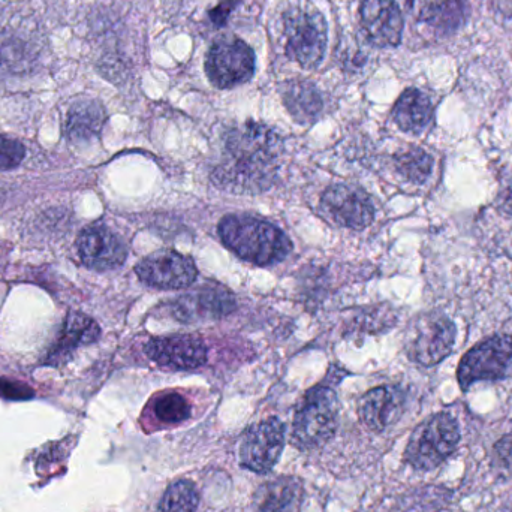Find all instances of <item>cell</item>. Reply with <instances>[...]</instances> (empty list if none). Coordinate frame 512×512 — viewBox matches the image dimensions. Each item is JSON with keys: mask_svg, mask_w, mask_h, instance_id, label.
Returning a JSON list of instances; mask_svg holds the SVG:
<instances>
[{"mask_svg": "<svg viewBox=\"0 0 512 512\" xmlns=\"http://www.w3.org/2000/svg\"><path fill=\"white\" fill-rule=\"evenodd\" d=\"M141 282L152 288L182 289L192 285L198 271L194 259L176 251H159L135 267Z\"/></svg>", "mask_w": 512, "mask_h": 512, "instance_id": "8fae6325", "label": "cell"}, {"mask_svg": "<svg viewBox=\"0 0 512 512\" xmlns=\"http://www.w3.org/2000/svg\"><path fill=\"white\" fill-rule=\"evenodd\" d=\"M155 415L165 424L182 423L191 415V406L180 394L168 393L156 400Z\"/></svg>", "mask_w": 512, "mask_h": 512, "instance_id": "484cf974", "label": "cell"}, {"mask_svg": "<svg viewBox=\"0 0 512 512\" xmlns=\"http://www.w3.org/2000/svg\"><path fill=\"white\" fill-rule=\"evenodd\" d=\"M254 50L239 38H222L207 53L206 72L218 89H231L248 83L255 74Z\"/></svg>", "mask_w": 512, "mask_h": 512, "instance_id": "9c48e42d", "label": "cell"}, {"mask_svg": "<svg viewBox=\"0 0 512 512\" xmlns=\"http://www.w3.org/2000/svg\"><path fill=\"white\" fill-rule=\"evenodd\" d=\"M107 113L95 99H81L75 102L66 117V132L72 141H90L101 134Z\"/></svg>", "mask_w": 512, "mask_h": 512, "instance_id": "44dd1931", "label": "cell"}, {"mask_svg": "<svg viewBox=\"0 0 512 512\" xmlns=\"http://www.w3.org/2000/svg\"><path fill=\"white\" fill-rule=\"evenodd\" d=\"M300 484L294 478H277L256 493V512H294L300 501Z\"/></svg>", "mask_w": 512, "mask_h": 512, "instance_id": "7402d4cb", "label": "cell"}, {"mask_svg": "<svg viewBox=\"0 0 512 512\" xmlns=\"http://www.w3.org/2000/svg\"><path fill=\"white\" fill-rule=\"evenodd\" d=\"M239 2L240 0H221L218 6H215V8L209 11V17L212 23L215 24L216 27L225 26L228 20H230L231 12L236 9Z\"/></svg>", "mask_w": 512, "mask_h": 512, "instance_id": "f1b7e54d", "label": "cell"}, {"mask_svg": "<svg viewBox=\"0 0 512 512\" xmlns=\"http://www.w3.org/2000/svg\"><path fill=\"white\" fill-rule=\"evenodd\" d=\"M283 104L301 125L315 122L324 108L321 93L315 84L306 80L286 81L280 87Z\"/></svg>", "mask_w": 512, "mask_h": 512, "instance_id": "ac0fdd59", "label": "cell"}, {"mask_svg": "<svg viewBox=\"0 0 512 512\" xmlns=\"http://www.w3.org/2000/svg\"><path fill=\"white\" fill-rule=\"evenodd\" d=\"M26 155L23 144L14 138L0 135V170H12L18 167Z\"/></svg>", "mask_w": 512, "mask_h": 512, "instance_id": "4316f807", "label": "cell"}, {"mask_svg": "<svg viewBox=\"0 0 512 512\" xmlns=\"http://www.w3.org/2000/svg\"><path fill=\"white\" fill-rule=\"evenodd\" d=\"M405 409V393L400 388L384 385L364 394L358 405L361 420L373 432H384L396 424Z\"/></svg>", "mask_w": 512, "mask_h": 512, "instance_id": "2e32d148", "label": "cell"}, {"mask_svg": "<svg viewBox=\"0 0 512 512\" xmlns=\"http://www.w3.org/2000/svg\"><path fill=\"white\" fill-rule=\"evenodd\" d=\"M499 11L502 12L504 17L512 20V0H499Z\"/></svg>", "mask_w": 512, "mask_h": 512, "instance_id": "4dcf8cb0", "label": "cell"}, {"mask_svg": "<svg viewBox=\"0 0 512 512\" xmlns=\"http://www.w3.org/2000/svg\"><path fill=\"white\" fill-rule=\"evenodd\" d=\"M456 342V327L442 313H426L409 325L406 354L421 366H435L448 357Z\"/></svg>", "mask_w": 512, "mask_h": 512, "instance_id": "52a82bcc", "label": "cell"}, {"mask_svg": "<svg viewBox=\"0 0 512 512\" xmlns=\"http://www.w3.org/2000/svg\"><path fill=\"white\" fill-rule=\"evenodd\" d=\"M337 397L331 388L315 387L304 396L292 423V441L300 450H313L333 438L337 429Z\"/></svg>", "mask_w": 512, "mask_h": 512, "instance_id": "8992f818", "label": "cell"}, {"mask_svg": "<svg viewBox=\"0 0 512 512\" xmlns=\"http://www.w3.org/2000/svg\"><path fill=\"white\" fill-rule=\"evenodd\" d=\"M219 236L234 254L256 265L277 264L292 249L282 230L255 216H225L219 224Z\"/></svg>", "mask_w": 512, "mask_h": 512, "instance_id": "7a4b0ae2", "label": "cell"}, {"mask_svg": "<svg viewBox=\"0 0 512 512\" xmlns=\"http://www.w3.org/2000/svg\"><path fill=\"white\" fill-rule=\"evenodd\" d=\"M394 122L402 131L421 134L433 119V104L426 93L408 89L397 99L393 110Z\"/></svg>", "mask_w": 512, "mask_h": 512, "instance_id": "ffe728a7", "label": "cell"}, {"mask_svg": "<svg viewBox=\"0 0 512 512\" xmlns=\"http://www.w3.org/2000/svg\"><path fill=\"white\" fill-rule=\"evenodd\" d=\"M99 334H101V330L92 318L81 315V313H69L62 331L57 337L56 345L50 349L48 363L57 364L68 360L71 352L80 346L96 342Z\"/></svg>", "mask_w": 512, "mask_h": 512, "instance_id": "e0dca14e", "label": "cell"}, {"mask_svg": "<svg viewBox=\"0 0 512 512\" xmlns=\"http://www.w3.org/2000/svg\"><path fill=\"white\" fill-rule=\"evenodd\" d=\"M286 54L304 69H315L325 57L328 27L318 9L291 8L283 14Z\"/></svg>", "mask_w": 512, "mask_h": 512, "instance_id": "5b68a950", "label": "cell"}, {"mask_svg": "<svg viewBox=\"0 0 512 512\" xmlns=\"http://www.w3.org/2000/svg\"><path fill=\"white\" fill-rule=\"evenodd\" d=\"M512 376V337L495 336L472 348L460 361L457 379L463 391L480 381H501Z\"/></svg>", "mask_w": 512, "mask_h": 512, "instance_id": "ba28073f", "label": "cell"}, {"mask_svg": "<svg viewBox=\"0 0 512 512\" xmlns=\"http://www.w3.org/2000/svg\"><path fill=\"white\" fill-rule=\"evenodd\" d=\"M502 209L512 215V183L502 194Z\"/></svg>", "mask_w": 512, "mask_h": 512, "instance_id": "f546056e", "label": "cell"}, {"mask_svg": "<svg viewBox=\"0 0 512 512\" xmlns=\"http://www.w3.org/2000/svg\"><path fill=\"white\" fill-rule=\"evenodd\" d=\"M78 254L81 261L93 270H113L125 262V243L113 231L101 225L86 228L78 237Z\"/></svg>", "mask_w": 512, "mask_h": 512, "instance_id": "9a60e30c", "label": "cell"}, {"mask_svg": "<svg viewBox=\"0 0 512 512\" xmlns=\"http://www.w3.org/2000/svg\"><path fill=\"white\" fill-rule=\"evenodd\" d=\"M396 167L406 180L423 185L432 174L433 159L429 153L414 147L396 156Z\"/></svg>", "mask_w": 512, "mask_h": 512, "instance_id": "cb8c5ba5", "label": "cell"}, {"mask_svg": "<svg viewBox=\"0 0 512 512\" xmlns=\"http://www.w3.org/2000/svg\"><path fill=\"white\" fill-rule=\"evenodd\" d=\"M177 310L183 319L219 318L233 310V298L221 291L195 292L177 301Z\"/></svg>", "mask_w": 512, "mask_h": 512, "instance_id": "603a6c76", "label": "cell"}, {"mask_svg": "<svg viewBox=\"0 0 512 512\" xmlns=\"http://www.w3.org/2000/svg\"><path fill=\"white\" fill-rule=\"evenodd\" d=\"M42 33L29 12L12 6L0 9V69L23 71L41 54Z\"/></svg>", "mask_w": 512, "mask_h": 512, "instance_id": "277c9868", "label": "cell"}, {"mask_svg": "<svg viewBox=\"0 0 512 512\" xmlns=\"http://www.w3.org/2000/svg\"><path fill=\"white\" fill-rule=\"evenodd\" d=\"M146 354L159 366L176 370L197 369L207 360L206 345L200 337L192 334H176L150 340Z\"/></svg>", "mask_w": 512, "mask_h": 512, "instance_id": "5bb4252c", "label": "cell"}, {"mask_svg": "<svg viewBox=\"0 0 512 512\" xmlns=\"http://www.w3.org/2000/svg\"><path fill=\"white\" fill-rule=\"evenodd\" d=\"M460 442V426L447 412L433 415L421 423L409 438L405 460L418 471L439 468Z\"/></svg>", "mask_w": 512, "mask_h": 512, "instance_id": "3957f363", "label": "cell"}, {"mask_svg": "<svg viewBox=\"0 0 512 512\" xmlns=\"http://www.w3.org/2000/svg\"><path fill=\"white\" fill-rule=\"evenodd\" d=\"M321 209L328 219L340 227L364 230L375 218V209L360 189L348 185H334L325 191Z\"/></svg>", "mask_w": 512, "mask_h": 512, "instance_id": "7c38bea8", "label": "cell"}, {"mask_svg": "<svg viewBox=\"0 0 512 512\" xmlns=\"http://www.w3.org/2000/svg\"><path fill=\"white\" fill-rule=\"evenodd\" d=\"M495 462L499 468L512 474V435L499 439L495 445Z\"/></svg>", "mask_w": 512, "mask_h": 512, "instance_id": "83f0119b", "label": "cell"}, {"mask_svg": "<svg viewBox=\"0 0 512 512\" xmlns=\"http://www.w3.org/2000/svg\"><path fill=\"white\" fill-rule=\"evenodd\" d=\"M282 140L262 125L248 122L234 128L225 140V156L213 182L236 194H256L273 183L279 167Z\"/></svg>", "mask_w": 512, "mask_h": 512, "instance_id": "6da1fadb", "label": "cell"}, {"mask_svg": "<svg viewBox=\"0 0 512 512\" xmlns=\"http://www.w3.org/2000/svg\"><path fill=\"white\" fill-rule=\"evenodd\" d=\"M197 507V487L191 481L182 480L168 487L156 512H195Z\"/></svg>", "mask_w": 512, "mask_h": 512, "instance_id": "d4e9b609", "label": "cell"}, {"mask_svg": "<svg viewBox=\"0 0 512 512\" xmlns=\"http://www.w3.org/2000/svg\"><path fill=\"white\" fill-rule=\"evenodd\" d=\"M405 5L415 20L442 32H453L465 18L462 0H405Z\"/></svg>", "mask_w": 512, "mask_h": 512, "instance_id": "d6986e66", "label": "cell"}, {"mask_svg": "<svg viewBox=\"0 0 512 512\" xmlns=\"http://www.w3.org/2000/svg\"><path fill=\"white\" fill-rule=\"evenodd\" d=\"M360 20L376 47H397L402 42L405 21L396 0H361Z\"/></svg>", "mask_w": 512, "mask_h": 512, "instance_id": "4fadbf2b", "label": "cell"}, {"mask_svg": "<svg viewBox=\"0 0 512 512\" xmlns=\"http://www.w3.org/2000/svg\"><path fill=\"white\" fill-rule=\"evenodd\" d=\"M285 445V426L277 418L254 424L240 447V462L249 471L267 474L276 465Z\"/></svg>", "mask_w": 512, "mask_h": 512, "instance_id": "30bf717a", "label": "cell"}]
</instances>
